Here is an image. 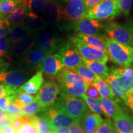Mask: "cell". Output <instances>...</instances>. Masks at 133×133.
<instances>
[{"mask_svg":"<svg viewBox=\"0 0 133 133\" xmlns=\"http://www.w3.org/2000/svg\"><path fill=\"white\" fill-rule=\"evenodd\" d=\"M44 83L43 73L38 71L30 79L26 81L20 88V90L33 95L37 94Z\"/></svg>","mask_w":133,"mask_h":133,"instance_id":"7402d4cb","label":"cell"},{"mask_svg":"<svg viewBox=\"0 0 133 133\" xmlns=\"http://www.w3.org/2000/svg\"><path fill=\"white\" fill-rule=\"evenodd\" d=\"M16 96V95L4 96L0 98V110L7 113L9 104L15 99Z\"/></svg>","mask_w":133,"mask_h":133,"instance_id":"60d3db41","label":"cell"},{"mask_svg":"<svg viewBox=\"0 0 133 133\" xmlns=\"http://www.w3.org/2000/svg\"><path fill=\"white\" fill-rule=\"evenodd\" d=\"M35 97L34 96L21 91L19 88V91H18L16 96L14 102L21 109L23 106L30 104L35 101Z\"/></svg>","mask_w":133,"mask_h":133,"instance_id":"d6a6232c","label":"cell"},{"mask_svg":"<svg viewBox=\"0 0 133 133\" xmlns=\"http://www.w3.org/2000/svg\"><path fill=\"white\" fill-rule=\"evenodd\" d=\"M118 3L121 12L124 15H128L130 13L132 0H118Z\"/></svg>","mask_w":133,"mask_h":133,"instance_id":"b9f144b4","label":"cell"},{"mask_svg":"<svg viewBox=\"0 0 133 133\" xmlns=\"http://www.w3.org/2000/svg\"><path fill=\"white\" fill-rule=\"evenodd\" d=\"M20 25L33 34L37 35L44 30L46 23L44 19L37 14L28 12Z\"/></svg>","mask_w":133,"mask_h":133,"instance_id":"e0dca14e","label":"cell"},{"mask_svg":"<svg viewBox=\"0 0 133 133\" xmlns=\"http://www.w3.org/2000/svg\"><path fill=\"white\" fill-rule=\"evenodd\" d=\"M105 81L116 99H123L133 89V69L130 67L112 69Z\"/></svg>","mask_w":133,"mask_h":133,"instance_id":"6da1fadb","label":"cell"},{"mask_svg":"<svg viewBox=\"0 0 133 133\" xmlns=\"http://www.w3.org/2000/svg\"><path fill=\"white\" fill-rule=\"evenodd\" d=\"M29 77V71L21 68L20 69L0 73V83L11 87L19 88Z\"/></svg>","mask_w":133,"mask_h":133,"instance_id":"4fadbf2b","label":"cell"},{"mask_svg":"<svg viewBox=\"0 0 133 133\" xmlns=\"http://www.w3.org/2000/svg\"><path fill=\"white\" fill-rule=\"evenodd\" d=\"M71 71L80 76L88 83H92L98 77L84 64L79 65Z\"/></svg>","mask_w":133,"mask_h":133,"instance_id":"f546056e","label":"cell"},{"mask_svg":"<svg viewBox=\"0 0 133 133\" xmlns=\"http://www.w3.org/2000/svg\"><path fill=\"white\" fill-rule=\"evenodd\" d=\"M71 133H85L80 124V121H75L70 126Z\"/></svg>","mask_w":133,"mask_h":133,"instance_id":"c3c4849f","label":"cell"},{"mask_svg":"<svg viewBox=\"0 0 133 133\" xmlns=\"http://www.w3.org/2000/svg\"><path fill=\"white\" fill-rule=\"evenodd\" d=\"M104 29V25L99 21L88 17L83 18L74 27L75 31L77 33L94 36H101L100 33Z\"/></svg>","mask_w":133,"mask_h":133,"instance_id":"5bb4252c","label":"cell"},{"mask_svg":"<svg viewBox=\"0 0 133 133\" xmlns=\"http://www.w3.org/2000/svg\"><path fill=\"white\" fill-rule=\"evenodd\" d=\"M114 126L118 133H131L133 130V118L122 112L114 119Z\"/></svg>","mask_w":133,"mask_h":133,"instance_id":"603a6c76","label":"cell"},{"mask_svg":"<svg viewBox=\"0 0 133 133\" xmlns=\"http://www.w3.org/2000/svg\"><path fill=\"white\" fill-rule=\"evenodd\" d=\"M52 107L62 111L75 121H80L86 115L89 113L87 104L81 97L61 96L57 97Z\"/></svg>","mask_w":133,"mask_h":133,"instance_id":"277c9868","label":"cell"},{"mask_svg":"<svg viewBox=\"0 0 133 133\" xmlns=\"http://www.w3.org/2000/svg\"><path fill=\"white\" fill-rule=\"evenodd\" d=\"M98 100L102 104L105 115L108 118H112L114 119L115 118L123 112L119 105L114 100L102 97L99 98Z\"/></svg>","mask_w":133,"mask_h":133,"instance_id":"cb8c5ba5","label":"cell"},{"mask_svg":"<svg viewBox=\"0 0 133 133\" xmlns=\"http://www.w3.org/2000/svg\"><path fill=\"white\" fill-rule=\"evenodd\" d=\"M94 133H96V132H94Z\"/></svg>","mask_w":133,"mask_h":133,"instance_id":"6125c7cd","label":"cell"},{"mask_svg":"<svg viewBox=\"0 0 133 133\" xmlns=\"http://www.w3.org/2000/svg\"><path fill=\"white\" fill-rule=\"evenodd\" d=\"M48 55L49 54L46 51L34 46L32 49L21 57L20 64L22 65V69L26 70L37 69Z\"/></svg>","mask_w":133,"mask_h":133,"instance_id":"7c38bea8","label":"cell"},{"mask_svg":"<svg viewBox=\"0 0 133 133\" xmlns=\"http://www.w3.org/2000/svg\"><path fill=\"white\" fill-rule=\"evenodd\" d=\"M7 117H8L7 113L3 112V111L0 110V124H1L3 121H4Z\"/></svg>","mask_w":133,"mask_h":133,"instance_id":"db71d44e","label":"cell"},{"mask_svg":"<svg viewBox=\"0 0 133 133\" xmlns=\"http://www.w3.org/2000/svg\"><path fill=\"white\" fill-rule=\"evenodd\" d=\"M84 94L88 96V97L93 98V99H98L99 98L101 97V96H100L97 89H96L95 86H94L92 83L89 84Z\"/></svg>","mask_w":133,"mask_h":133,"instance_id":"f6af8a7d","label":"cell"},{"mask_svg":"<svg viewBox=\"0 0 133 133\" xmlns=\"http://www.w3.org/2000/svg\"><path fill=\"white\" fill-rule=\"evenodd\" d=\"M27 1L28 0H20L19 3L15 7L12 12L7 16H5V19L8 20L12 25L21 24L27 14Z\"/></svg>","mask_w":133,"mask_h":133,"instance_id":"44dd1931","label":"cell"},{"mask_svg":"<svg viewBox=\"0 0 133 133\" xmlns=\"http://www.w3.org/2000/svg\"><path fill=\"white\" fill-rule=\"evenodd\" d=\"M30 120V116H21L19 117H16L12 121V126L16 131H18L19 129L21 128L26 121Z\"/></svg>","mask_w":133,"mask_h":133,"instance_id":"ee69618b","label":"cell"},{"mask_svg":"<svg viewBox=\"0 0 133 133\" xmlns=\"http://www.w3.org/2000/svg\"><path fill=\"white\" fill-rule=\"evenodd\" d=\"M5 17L4 15H3V14H0V20H1L2 19H3Z\"/></svg>","mask_w":133,"mask_h":133,"instance_id":"6f0895ef","label":"cell"},{"mask_svg":"<svg viewBox=\"0 0 133 133\" xmlns=\"http://www.w3.org/2000/svg\"><path fill=\"white\" fill-rule=\"evenodd\" d=\"M56 79L58 86L83 85L88 83L76 73L64 68H63L56 76Z\"/></svg>","mask_w":133,"mask_h":133,"instance_id":"d6986e66","label":"cell"},{"mask_svg":"<svg viewBox=\"0 0 133 133\" xmlns=\"http://www.w3.org/2000/svg\"><path fill=\"white\" fill-rule=\"evenodd\" d=\"M2 133H16V131L12 127V126H9L3 129Z\"/></svg>","mask_w":133,"mask_h":133,"instance_id":"816d5d0a","label":"cell"},{"mask_svg":"<svg viewBox=\"0 0 133 133\" xmlns=\"http://www.w3.org/2000/svg\"><path fill=\"white\" fill-rule=\"evenodd\" d=\"M31 35H33L32 33L22 26L21 25H18L14 26L12 31L10 33L9 38L11 43H13L24 39Z\"/></svg>","mask_w":133,"mask_h":133,"instance_id":"4dcf8cb0","label":"cell"},{"mask_svg":"<svg viewBox=\"0 0 133 133\" xmlns=\"http://www.w3.org/2000/svg\"><path fill=\"white\" fill-rule=\"evenodd\" d=\"M92 84L95 86L96 89H97L101 97L107 98V99L114 100V101L118 100L113 94L112 90L110 88L109 86L108 85L107 82L99 76L92 83Z\"/></svg>","mask_w":133,"mask_h":133,"instance_id":"f1b7e54d","label":"cell"},{"mask_svg":"<svg viewBox=\"0 0 133 133\" xmlns=\"http://www.w3.org/2000/svg\"><path fill=\"white\" fill-rule=\"evenodd\" d=\"M83 63L94 74L105 81L106 78L109 75V69L105 64L96 62V61H89V60L85 59L84 58H83Z\"/></svg>","mask_w":133,"mask_h":133,"instance_id":"484cf974","label":"cell"},{"mask_svg":"<svg viewBox=\"0 0 133 133\" xmlns=\"http://www.w3.org/2000/svg\"><path fill=\"white\" fill-rule=\"evenodd\" d=\"M53 133H71L70 129L68 128H64L56 129L52 131Z\"/></svg>","mask_w":133,"mask_h":133,"instance_id":"f907efd6","label":"cell"},{"mask_svg":"<svg viewBox=\"0 0 133 133\" xmlns=\"http://www.w3.org/2000/svg\"><path fill=\"white\" fill-rule=\"evenodd\" d=\"M51 133H53V132H51Z\"/></svg>","mask_w":133,"mask_h":133,"instance_id":"94428289","label":"cell"},{"mask_svg":"<svg viewBox=\"0 0 133 133\" xmlns=\"http://www.w3.org/2000/svg\"><path fill=\"white\" fill-rule=\"evenodd\" d=\"M44 16L48 22L59 26L63 17V7L57 0H49L43 9Z\"/></svg>","mask_w":133,"mask_h":133,"instance_id":"2e32d148","label":"cell"},{"mask_svg":"<svg viewBox=\"0 0 133 133\" xmlns=\"http://www.w3.org/2000/svg\"><path fill=\"white\" fill-rule=\"evenodd\" d=\"M111 133H118V131L116 130V129L115 128V127L114 126H114H113L112 130V131H111Z\"/></svg>","mask_w":133,"mask_h":133,"instance_id":"11a10c76","label":"cell"},{"mask_svg":"<svg viewBox=\"0 0 133 133\" xmlns=\"http://www.w3.org/2000/svg\"><path fill=\"white\" fill-rule=\"evenodd\" d=\"M59 94L60 90L57 83L54 81L48 80L43 83L35 99L40 107L45 109L52 107Z\"/></svg>","mask_w":133,"mask_h":133,"instance_id":"9c48e42d","label":"cell"},{"mask_svg":"<svg viewBox=\"0 0 133 133\" xmlns=\"http://www.w3.org/2000/svg\"><path fill=\"white\" fill-rule=\"evenodd\" d=\"M30 122L36 129L37 133H51L52 132L47 119L43 116L39 115L30 116Z\"/></svg>","mask_w":133,"mask_h":133,"instance_id":"83f0119b","label":"cell"},{"mask_svg":"<svg viewBox=\"0 0 133 133\" xmlns=\"http://www.w3.org/2000/svg\"><path fill=\"white\" fill-rule=\"evenodd\" d=\"M19 88H14L0 83V98L4 96L16 95Z\"/></svg>","mask_w":133,"mask_h":133,"instance_id":"f35d334b","label":"cell"},{"mask_svg":"<svg viewBox=\"0 0 133 133\" xmlns=\"http://www.w3.org/2000/svg\"><path fill=\"white\" fill-rule=\"evenodd\" d=\"M16 133H37V132L29 120L23 124L21 129L16 131Z\"/></svg>","mask_w":133,"mask_h":133,"instance_id":"bcb514c9","label":"cell"},{"mask_svg":"<svg viewBox=\"0 0 133 133\" xmlns=\"http://www.w3.org/2000/svg\"><path fill=\"white\" fill-rule=\"evenodd\" d=\"M113 126L114 123L112 122L110 118H107L104 119L102 124L97 129L96 133H111Z\"/></svg>","mask_w":133,"mask_h":133,"instance_id":"ab89813d","label":"cell"},{"mask_svg":"<svg viewBox=\"0 0 133 133\" xmlns=\"http://www.w3.org/2000/svg\"><path fill=\"white\" fill-rule=\"evenodd\" d=\"M131 133H133V130H132V131H131Z\"/></svg>","mask_w":133,"mask_h":133,"instance_id":"91938a15","label":"cell"},{"mask_svg":"<svg viewBox=\"0 0 133 133\" xmlns=\"http://www.w3.org/2000/svg\"><path fill=\"white\" fill-rule=\"evenodd\" d=\"M20 0H0V14L7 15L12 12Z\"/></svg>","mask_w":133,"mask_h":133,"instance_id":"e575fe53","label":"cell"},{"mask_svg":"<svg viewBox=\"0 0 133 133\" xmlns=\"http://www.w3.org/2000/svg\"><path fill=\"white\" fill-rule=\"evenodd\" d=\"M90 84V83H89ZM89 83L83 85H61L59 86L61 96L64 97H81L85 94Z\"/></svg>","mask_w":133,"mask_h":133,"instance_id":"d4e9b609","label":"cell"},{"mask_svg":"<svg viewBox=\"0 0 133 133\" xmlns=\"http://www.w3.org/2000/svg\"><path fill=\"white\" fill-rule=\"evenodd\" d=\"M8 64H6L2 59H0V73L2 71L6 70V69H8Z\"/></svg>","mask_w":133,"mask_h":133,"instance_id":"f5cc1de1","label":"cell"},{"mask_svg":"<svg viewBox=\"0 0 133 133\" xmlns=\"http://www.w3.org/2000/svg\"><path fill=\"white\" fill-rule=\"evenodd\" d=\"M120 13L118 0H102L96 6L87 9L85 17L99 21L112 19Z\"/></svg>","mask_w":133,"mask_h":133,"instance_id":"5b68a950","label":"cell"},{"mask_svg":"<svg viewBox=\"0 0 133 133\" xmlns=\"http://www.w3.org/2000/svg\"><path fill=\"white\" fill-rule=\"evenodd\" d=\"M3 132V129L1 128V127L0 126V133H2Z\"/></svg>","mask_w":133,"mask_h":133,"instance_id":"680465c9","label":"cell"},{"mask_svg":"<svg viewBox=\"0 0 133 133\" xmlns=\"http://www.w3.org/2000/svg\"><path fill=\"white\" fill-rule=\"evenodd\" d=\"M57 1H60V2H62V3H65V2H67L68 1H69V0H57Z\"/></svg>","mask_w":133,"mask_h":133,"instance_id":"9f6ffc18","label":"cell"},{"mask_svg":"<svg viewBox=\"0 0 133 133\" xmlns=\"http://www.w3.org/2000/svg\"><path fill=\"white\" fill-rule=\"evenodd\" d=\"M63 12L62 20L58 29L66 31L74 29L75 25L86 17L87 8L84 0H69L63 8Z\"/></svg>","mask_w":133,"mask_h":133,"instance_id":"3957f363","label":"cell"},{"mask_svg":"<svg viewBox=\"0 0 133 133\" xmlns=\"http://www.w3.org/2000/svg\"><path fill=\"white\" fill-rule=\"evenodd\" d=\"M104 30L111 39L120 44L133 47V35L123 26L114 22H109L104 25Z\"/></svg>","mask_w":133,"mask_h":133,"instance_id":"8fae6325","label":"cell"},{"mask_svg":"<svg viewBox=\"0 0 133 133\" xmlns=\"http://www.w3.org/2000/svg\"><path fill=\"white\" fill-rule=\"evenodd\" d=\"M36 35L30 36L11 43L9 54L14 56H21L34 48Z\"/></svg>","mask_w":133,"mask_h":133,"instance_id":"ac0fdd59","label":"cell"},{"mask_svg":"<svg viewBox=\"0 0 133 133\" xmlns=\"http://www.w3.org/2000/svg\"><path fill=\"white\" fill-rule=\"evenodd\" d=\"M11 43L9 37L0 38V57H6L9 56Z\"/></svg>","mask_w":133,"mask_h":133,"instance_id":"8d00e7d4","label":"cell"},{"mask_svg":"<svg viewBox=\"0 0 133 133\" xmlns=\"http://www.w3.org/2000/svg\"><path fill=\"white\" fill-rule=\"evenodd\" d=\"M102 0H84V3L87 9L92 8L100 3Z\"/></svg>","mask_w":133,"mask_h":133,"instance_id":"681fc988","label":"cell"},{"mask_svg":"<svg viewBox=\"0 0 133 133\" xmlns=\"http://www.w3.org/2000/svg\"><path fill=\"white\" fill-rule=\"evenodd\" d=\"M70 43L78 50L81 57L89 61H96L106 64L109 61V56L99 50L91 47L80 38L74 36H69Z\"/></svg>","mask_w":133,"mask_h":133,"instance_id":"8992f818","label":"cell"},{"mask_svg":"<svg viewBox=\"0 0 133 133\" xmlns=\"http://www.w3.org/2000/svg\"><path fill=\"white\" fill-rule=\"evenodd\" d=\"M49 0H28L27 10L28 12L36 13L41 12Z\"/></svg>","mask_w":133,"mask_h":133,"instance_id":"836d02e7","label":"cell"},{"mask_svg":"<svg viewBox=\"0 0 133 133\" xmlns=\"http://www.w3.org/2000/svg\"><path fill=\"white\" fill-rule=\"evenodd\" d=\"M61 57L57 53L48 55L37 69L49 77H55L63 69Z\"/></svg>","mask_w":133,"mask_h":133,"instance_id":"9a60e30c","label":"cell"},{"mask_svg":"<svg viewBox=\"0 0 133 133\" xmlns=\"http://www.w3.org/2000/svg\"><path fill=\"white\" fill-rule=\"evenodd\" d=\"M81 97L84 100V102L87 104L88 108L92 112L96 113V114L104 115H105L103 107L99 100L88 97V96L85 95V94H83Z\"/></svg>","mask_w":133,"mask_h":133,"instance_id":"1f68e13d","label":"cell"},{"mask_svg":"<svg viewBox=\"0 0 133 133\" xmlns=\"http://www.w3.org/2000/svg\"><path fill=\"white\" fill-rule=\"evenodd\" d=\"M74 36L80 38V39L84 41L86 44H88V45L91 46V47L95 48V49L99 50V51L105 53V54H108V51L105 45L103 43V41L101 40V38L97 37V36L85 35L77 33H75Z\"/></svg>","mask_w":133,"mask_h":133,"instance_id":"4316f807","label":"cell"},{"mask_svg":"<svg viewBox=\"0 0 133 133\" xmlns=\"http://www.w3.org/2000/svg\"><path fill=\"white\" fill-rule=\"evenodd\" d=\"M124 102L126 104V105L128 106L132 112H133V89L129 91L124 96V99H123Z\"/></svg>","mask_w":133,"mask_h":133,"instance_id":"7dc6e473","label":"cell"},{"mask_svg":"<svg viewBox=\"0 0 133 133\" xmlns=\"http://www.w3.org/2000/svg\"><path fill=\"white\" fill-rule=\"evenodd\" d=\"M4 17L0 20V38H5L10 34L14 27V25H12Z\"/></svg>","mask_w":133,"mask_h":133,"instance_id":"74e56055","label":"cell"},{"mask_svg":"<svg viewBox=\"0 0 133 133\" xmlns=\"http://www.w3.org/2000/svg\"><path fill=\"white\" fill-rule=\"evenodd\" d=\"M7 113L8 114H9L10 115H12L16 118L19 117V116H24L22 114L21 109L16 104V102H14V100L9 104Z\"/></svg>","mask_w":133,"mask_h":133,"instance_id":"7bdbcfd3","label":"cell"},{"mask_svg":"<svg viewBox=\"0 0 133 133\" xmlns=\"http://www.w3.org/2000/svg\"><path fill=\"white\" fill-rule=\"evenodd\" d=\"M105 45L109 57L115 64L121 66L129 67L133 63V47L120 44L107 36H98Z\"/></svg>","mask_w":133,"mask_h":133,"instance_id":"7a4b0ae2","label":"cell"},{"mask_svg":"<svg viewBox=\"0 0 133 133\" xmlns=\"http://www.w3.org/2000/svg\"><path fill=\"white\" fill-rule=\"evenodd\" d=\"M64 43L62 38L58 33L44 29L36 35L35 47L40 48L52 54Z\"/></svg>","mask_w":133,"mask_h":133,"instance_id":"52a82bcc","label":"cell"},{"mask_svg":"<svg viewBox=\"0 0 133 133\" xmlns=\"http://www.w3.org/2000/svg\"><path fill=\"white\" fill-rule=\"evenodd\" d=\"M22 114L24 116H31L35 115V114L37 113H39L42 109V108L40 107L39 104H38L36 99L30 104L27 105L23 106L21 108Z\"/></svg>","mask_w":133,"mask_h":133,"instance_id":"d590c367","label":"cell"},{"mask_svg":"<svg viewBox=\"0 0 133 133\" xmlns=\"http://www.w3.org/2000/svg\"><path fill=\"white\" fill-rule=\"evenodd\" d=\"M57 52L64 69L73 70L76 66L84 64L83 58L71 43H64Z\"/></svg>","mask_w":133,"mask_h":133,"instance_id":"30bf717a","label":"cell"},{"mask_svg":"<svg viewBox=\"0 0 133 133\" xmlns=\"http://www.w3.org/2000/svg\"><path fill=\"white\" fill-rule=\"evenodd\" d=\"M39 113V116L47 119L52 131L56 129L69 128L75 122L62 111L52 107L42 109Z\"/></svg>","mask_w":133,"mask_h":133,"instance_id":"ba28073f","label":"cell"},{"mask_svg":"<svg viewBox=\"0 0 133 133\" xmlns=\"http://www.w3.org/2000/svg\"><path fill=\"white\" fill-rule=\"evenodd\" d=\"M103 121L104 119L100 114L89 113L81 119L80 124L85 133H94L102 124Z\"/></svg>","mask_w":133,"mask_h":133,"instance_id":"ffe728a7","label":"cell"}]
</instances>
